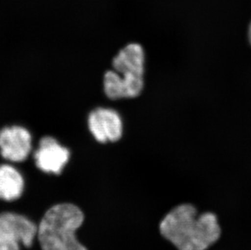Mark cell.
Here are the masks:
<instances>
[{
    "label": "cell",
    "mask_w": 251,
    "mask_h": 250,
    "mask_svg": "<svg viewBox=\"0 0 251 250\" xmlns=\"http://www.w3.org/2000/svg\"><path fill=\"white\" fill-rule=\"evenodd\" d=\"M38 226L23 215L15 213L0 214V250H20L21 245H33Z\"/></svg>",
    "instance_id": "277c9868"
},
{
    "label": "cell",
    "mask_w": 251,
    "mask_h": 250,
    "mask_svg": "<svg viewBox=\"0 0 251 250\" xmlns=\"http://www.w3.org/2000/svg\"><path fill=\"white\" fill-rule=\"evenodd\" d=\"M249 39H250V43H251V25H250V28H249Z\"/></svg>",
    "instance_id": "9c48e42d"
},
{
    "label": "cell",
    "mask_w": 251,
    "mask_h": 250,
    "mask_svg": "<svg viewBox=\"0 0 251 250\" xmlns=\"http://www.w3.org/2000/svg\"><path fill=\"white\" fill-rule=\"evenodd\" d=\"M159 231L177 250H206L221 236L214 213L199 215L195 205L188 203L172 209L159 224Z\"/></svg>",
    "instance_id": "6da1fadb"
},
{
    "label": "cell",
    "mask_w": 251,
    "mask_h": 250,
    "mask_svg": "<svg viewBox=\"0 0 251 250\" xmlns=\"http://www.w3.org/2000/svg\"><path fill=\"white\" fill-rule=\"evenodd\" d=\"M145 53L142 46L130 43L112 60L113 70L105 73V95L112 100L138 97L144 87Z\"/></svg>",
    "instance_id": "7a4b0ae2"
},
{
    "label": "cell",
    "mask_w": 251,
    "mask_h": 250,
    "mask_svg": "<svg viewBox=\"0 0 251 250\" xmlns=\"http://www.w3.org/2000/svg\"><path fill=\"white\" fill-rule=\"evenodd\" d=\"M88 127L93 137L101 143L117 142L123 135V122L113 109L97 107L90 111Z\"/></svg>",
    "instance_id": "5b68a950"
},
{
    "label": "cell",
    "mask_w": 251,
    "mask_h": 250,
    "mask_svg": "<svg viewBox=\"0 0 251 250\" xmlns=\"http://www.w3.org/2000/svg\"><path fill=\"white\" fill-rule=\"evenodd\" d=\"M70 158V151L52 137H44L34 153L36 166L46 173L59 175Z\"/></svg>",
    "instance_id": "52a82bcc"
},
{
    "label": "cell",
    "mask_w": 251,
    "mask_h": 250,
    "mask_svg": "<svg viewBox=\"0 0 251 250\" xmlns=\"http://www.w3.org/2000/svg\"><path fill=\"white\" fill-rule=\"evenodd\" d=\"M32 150V136L25 127L13 125L0 130V153L7 160L20 163Z\"/></svg>",
    "instance_id": "8992f818"
},
{
    "label": "cell",
    "mask_w": 251,
    "mask_h": 250,
    "mask_svg": "<svg viewBox=\"0 0 251 250\" xmlns=\"http://www.w3.org/2000/svg\"><path fill=\"white\" fill-rule=\"evenodd\" d=\"M25 181L22 174L8 164L0 166V199L12 201L22 196Z\"/></svg>",
    "instance_id": "ba28073f"
},
{
    "label": "cell",
    "mask_w": 251,
    "mask_h": 250,
    "mask_svg": "<svg viewBox=\"0 0 251 250\" xmlns=\"http://www.w3.org/2000/svg\"><path fill=\"white\" fill-rule=\"evenodd\" d=\"M84 222L82 211L76 205L64 203L47 211L38 226V236L43 250H87L76 238Z\"/></svg>",
    "instance_id": "3957f363"
}]
</instances>
